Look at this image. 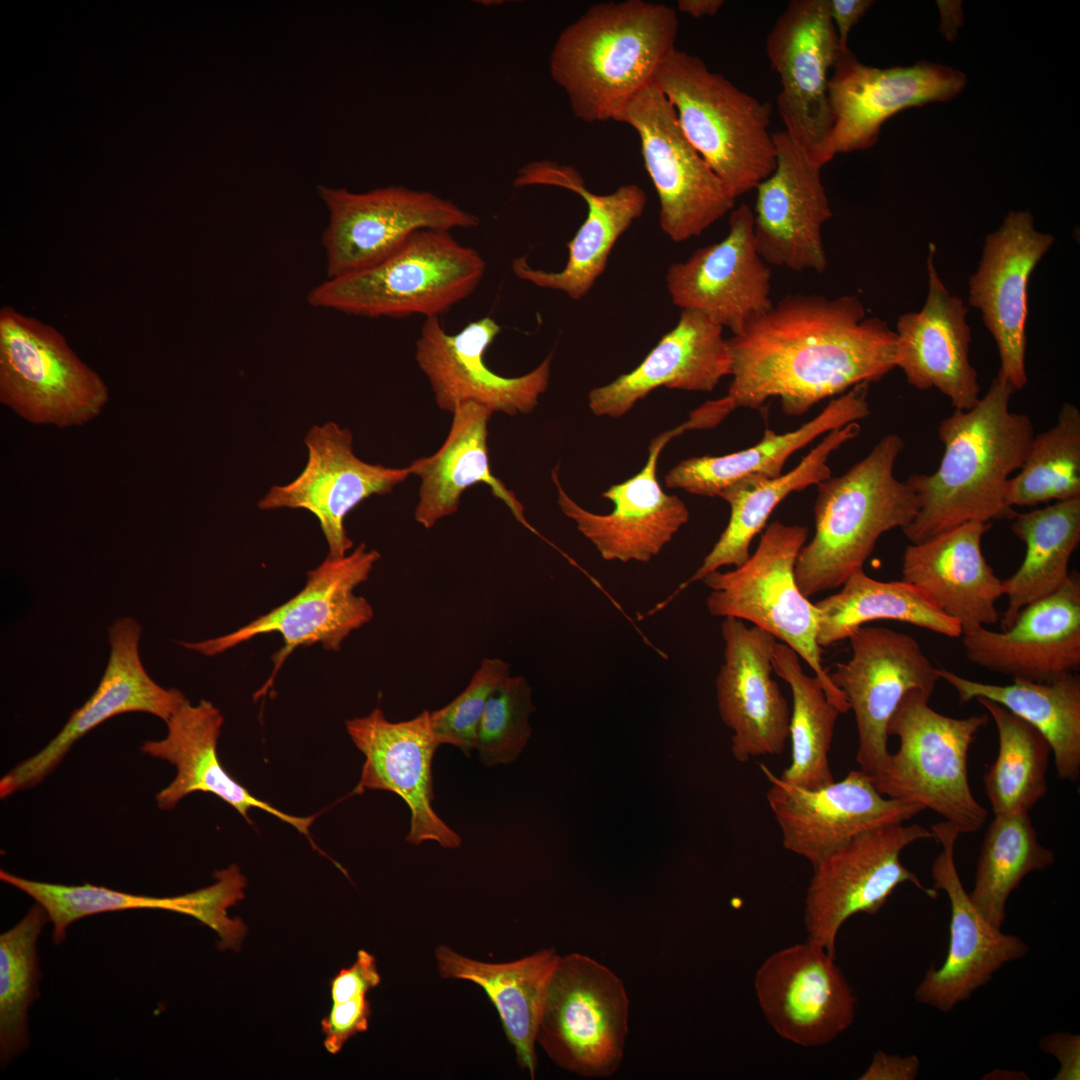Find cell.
<instances>
[{
  "label": "cell",
  "instance_id": "603a6c76",
  "mask_svg": "<svg viewBox=\"0 0 1080 1080\" xmlns=\"http://www.w3.org/2000/svg\"><path fill=\"white\" fill-rule=\"evenodd\" d=\"M140 636L141 626L131 617H120L109 627L110 654L97 688L46 746L1 778V798L36 786L60 764L77 740L106 720L144 712L166 722L188 701L179 690L164 688L149 676L139 653Z\"/></svg>",
  "mask_w": 1080,
  "mask_h": 1080
},
{
  "label": "cell",
  "instance_id": "e0dca14e",
  "mask_svg": "<svg viewBox=\"0 0 1080 1080\" xmlns=\"http://www.w3.org/2000/svg\"><path fill=\"white\" fill-rule=\"evenodd\" d=\"M770 783L766 793L785 849L805 858L812 867L866 831L906 823L924 806L883 796L872 778L851 770L841 781L818 789L782 782L765 765Z\"/></svg>",
  "mask_w": 1080,
  "mask_h": 1080
},
{
  "label": "cell",
  "instance_id": "3957f363",
  "mask_svg": "<svg viewBox=\"0 0 1080 1080\" xmlns=\"http://www.w3.org/2000/svg\"><path fill=\"white\" fill-rule=\"evenodd\" d=\"M676 11L644 0L591 5L557 37L549 57L552 80L586 123L615 120L676 48Z\"/></svg>",
  "mask_w": 1080,
  "mask_h": 1080
},
{
  "label": "cell",
  "instance_id": "836d02e7",
  "mask_svg": "<svg viewBox=\"0 0 1080 1080\" xmlns=\"http://www.w3.org/2000/svg\"><path fill=\"white\" fill-rule=\"evenodd\" d=\"M990 522L968 521L919 543H910L902 557V581L927 594L956 621L962 634L995 624L1004 595L1002 580L983 555V535Z\"/></svg>",
  "mask_w": 1080,
  "mask_h": 1080
},
{
  "label": "cell",
  "instance_id": "4dcf8cb0",
  "mask_svg": "<svg viewBox=\"0 0 1080 1080\" xmlns=\"http://www.w3.org/2000/svg\"><path fill=\"white\" fill-rule=\"evenodd\" d=\"M966 658L1014 679L1049 682L1080 667V577L1070 572L1053 594L1024 607L1006 630L961 635Z\"/></svg>",
  "mask_w": 1080,
  "mask_h": 1080
},
{
  "label": "cell",
  "instance_id": "7c38bea8",
  "mask_svg": "<svg viewBox=\"0 0 1080 1080\" xmlns=\"http://www.w3.org/2000/svg\"><path fill=\"white\" fill-rule=\"evenodd\" d=\"M329 212L322 235L327 279L368 269L385 260L415 232L471 229L480 218L426 190L387 186L363 193L318 186Z\"/></svg>",
  "mask_w": 1080,
  "mask_h": 1080
},
{
  "label": "cell",
  "instance_id": "f5cc1de1",
  "mask_svg": "<svg viewBox=\"0 0 1080 1080\" xmlns=\"http://www.w3.org/2000/svg\"><path fill=\"white\" fill-rule=\"evenodd\" d=\"M380 981L375 957L361 949L354 963L340 970L330 981L332 1003H341L359 995H367L370 990L379 985Z\"/></svg>",
  "mask_w": 1080,
  "mask_h": 1080
},
{
  "label": "cell",
  "instance_id": "d6986e66",
  "mask_svg": "<svg viewBox=\"0 0 1080 1080\" xmlns=\"http://www.w3.org/2000/svg\"><path fill=\"white\" fill-rule=\"evenodd\" d=\"M501 330L495 319L484 316L448 334L439 317L425 318L415 342V359L440 409L453 413L466 402L510 416L535 409L548 388L553 355L521 376L500 375L485 363V354Z\"/></svg>",
  "mask_w": 1080,
  "mask_h": 1080
},
{
  "label": "cell",
  "instance_id": "b9f144b4",
  "mask_svg": "<svg viewBox=\"0 0 1080 1080\" xmlns=\"http://www.w3.org/2000/svg\"><path fill=\"white\" fill-rule=\"evenodd\" d=\"M1012 532L1026 547L1022 564L1006 580L1008 605L1001 618L1008 629L1027 605L1059 590L1069 579V563L1080 542V497L1015 513Z\"/></svg>",
  "mask_w": 1080,
  "mask_h": 1080
},
{
  "label": "cell",
  "instance_id": "db71d44e",
  "mask_svg": "<svg viewBox=\"0 0 1080 1080\" xmlns=\"http://www.w3.org/2000/svg\"><path fill=\"white\" fill-rule=\"evenodd\" d=\"M920 1061L917 1056L901 1057L877 1051L861 1080H913L917 1077Z\"/></svg>",
  "mask_w": 1080,
  "mask_h": 1080
},
{
  "label": "cell",
  "instance_id": "816d5d0a",
  "mask_svg": "<svg viewBox=\"0 0 1080 1080\" xmlns=\"http://www.w3.org/2000/svg\"><path fill=\"white\" fill-rule=\"evenodd\" d=\"M370 1016L367 995L332 1003L328 1015L321 1022L326 1050L337 1054L351 1037L368 1029Z\"/></svg>",
  "mask_w": 1080,
  "mask_h": 1080
},
{
  "label": "cell",
  "instance_id": "f6af8a7d",
  "mask_svg": "<svg viewBox=\"0 0 1080 1080\" xmlns=\"http://www.w3.org/2000/svg\"><path fill=\"white\" fill-rule=\"evenodd\" d=\"M1054 861V852L1039 842L1030 813L994 815L983 839L969 896L981 914L1001 928L1010 894L1028 874L1044 870Z\"/></svg>",
  "mask_w": 1080,
  "mask_h": 1080
},
{
  "label": "cell",
  "instance_id": "f546056e",
  "mask_svg": "<svg viewBox=\"0 0 1080 1080\" xmlns=\"http://www.w3.org/2000/svg\"><path fill=\"white\" fill-rule=\"evenodd\" d=\"M535 185L564 188L580 195L587 206L586 219L567 243L568 259L560 271L533 268L526 256H520L512 260V272L521 280L561 291L578 301L605 270L619 237L642 215L646 194L636 184L622 185L609 194L593 193L574 166L551 160L529 162L518 170L514 187Z\"/></svg>",
  "mask_w": 1080,
  "mask_h": 1080
},
{
  "label": "cell",
  "instance_id": "44dd1931",
  "mask_svg": "<svg viewBox=\"0 0 1080 1080\" xmlns=\"http://www.w3.org/2000/svg\"><path fill=\"white\" fill-rule=\"evenodd\" d=\"M1054 242L1038 231L1027 211H1011L985 237L977 269L969 278L968 302L980 311L997 346V373L1015 391L1027 383L1026 324L1032 272Z\"/></svg>",
  "mask_w": 1080,
  "mask_h": 1080
},
{
  "label": "cell",
  "instance_id": "5b68a950",
  "mask_svg": "<svg viewBox=\"0 0 1080 1080\" xmlns=\"http://www.w3.org/2000/svg\"><path fill=\"white\" fill-rule=\"evenodd\" d=\"M653 82L674 108L686 138L735 199L772 174L776 148L768 103L677 48L660 64Z\"/></svg>",
  "mask_w": 1080,
  "mask_h": 1080
},
{
  "label": "cell",
  "instance_id": "7402d4cb",
  "mask_svg": "<svg viewBox=\"0 0 1080 1080\" xmlns=\"http://www.w3.org/2000/svg\"><path fill=\"white\" fill-rule=\"evenodd\" d=\"M754 987L769 1025L800 1046L830 1043L855 1018L856 998L835 957L808 940L769 956L756 972Z\"/></svg>",
  "mask_w": 1080,
  "mask_h": 1080
},
{
  "label": "cell",
  "instance_id": "60d3db41",
  "mask_svg": "<svg viewBox=\"0 0 1080 1080\" xmlns=\"http://www.w3.org/2000/svg\"><path fill=\"white\" fill-rule=\"evenodd\" d=\"M940 679L957 693L961 703L984 698L996 702L1038 730L1050 744L1059 779L1076 782L1080 776V677L1067 674L1049 682L1014 679L997 685L938 669Z\"/></svg>",
  "mask_w": 1080,
  "mask_h": 1080
},
{
  "label": "cell",
  "instance_id": "bcb514c9",
  "mask_svg": "<svg viewBox=\"0 0 1080 1080\" xmlns=\"http://www.w3.org/2000/svg\"><path fill=\"white\" fill-rule=\"evenodd\" d=\"M976 701L989 713L998 733L997 757L983 777L992 811L994 815L1030 813L1047 793L1050 744L1000 704L984 698Z\"/></svg>",
  "mask_w": 1080,
  "mask_h": 1080
},
{
  "label": "cell",
  "instance_id": "ee69618b",
  "mask_svg": "<svg viewBox=\"0 0 1080 1080\" xmlns=\"http://www.w3.org/2000/svg\"><path fill=\"white\" fill-rule=\"evenodd\" d=\"M799 659L789 646L774 644V672L788 683L793 699L791 761L779 779L789 785L818 789L834 782L828 756L841 713L826 697L820 681L803 671Z\"/></svg>",
  "mask_w": 1080,
  "mask_h": 1080
},
{
  "label": "cell",
  "instance_id": "4316f807",
  "mask_svg": "<svg viewBox=\"0 0 1080 1080\" xmlns=\"http://www.w3.org/2000/svg\"><path fill=\"white\" fill-rule=\"evenodd\" d=\"M776 167L757 187L753 233L765 263L822 273V227L832 217L822 167L785 130L772 133Z\"/></svg>",
  "mask_w": 1080,
  "mask_h": 1080
},
{
  "label": "cell",
  "instance_id": "8fae6325",
  "mask_svg": "<svg viewBox=\"0 0 1080 1080\" xmlns=\"http://www.w3.org/2000/svg\"><path fill=\"white\" fill-rule=\"evenodd\" d=\"M379 559L378 551L369 550L364 543L342 557L327 556L319 566L308 571L306 584L300 592L267 614L231 633L180 644L210 657L258 635L279 633L284 644L272 656V673L255 694V698L261 697L271 687L283 663L299 646L320 643L326 650L338 651L351 632L372 620L371 604L354 590L368 580Z\"/></svg>",
  "mask_w": 1080,
  "mask_h": 1080
},
{
  "label": "cell",
  "instance_id": "9c48e42d",
  "mask_svg": "<svg viewBox=\"0 0 1080 1080\" xmlns=\"http://www.w3.org/2000/svg\"><path fill=\"white\" fill-rule=\"evenodd\" d=\"M0 400L32 424L67 428L99 416L109 389L54 327L5 306L0 311Z\"/></svg>",
  "mask_w": 1080,
  "mask_h": 1080
},
{
  "label": "cell",
  "instance_id": "277c9868",
  "mask_svg": "<svg viewBox=\"0 0 1080 1080\" xmlns=\"http://www.w3.org/2000/svg\"><path fill=\"white\" fill-rule=\"evenodd\" d=\"M904 446L899 435L887 434L844 474L817 485L815 532L795 565L797 584L806 597L842 586L863 569L882 534L903 529L914 519L917 496L894 476Z\"/></svg>",
  "mask_w": 1080,
  "mask_h": 1080
},
{
  "label": "cell",
  "instance_id": "f907efd6",
  "mask_svg": "<svg viewBox=\"0 0 1080 1080\" xmlns=\"http://www.w3.org/2000/svg\"><path fill=\"white\" fill-rule=\"evenodd\" d=\"M510 675V665L501 658H484L466 688L444 707L430 712V721L439 745L449 744L467 756L475 749L476 732L487 701Z\"/></svg>",
  "mask_w": 1080,
  "mask_h": 1080
},
{
  "label": "cell",
  "instance_id": "30bf717a",
  "mask_svg": "<svg viewBox=\"0 0 1080 1080\" xmlns=\"http://www.w3.org/2000/svg\"><path fill=\"white\" fill-rule=\"evenodd\" d=\"M629 1000L622 980L595 959L559 956L537 1031V1044L560 1068L587 1078L613 1075L628 1034Z\"/></svg>",
  "mask_w": 1080,
  "mask_h": 1080
},
{
  "label": "cell",
  "instance_id": "74e56055",
  "mask_svg": "<svg viewBox=\"0 0 1080 1080\" xmlns=\"http://www.w3.org/2000/svg\"><path fill=\"white\" fill-rule=\"evenodd\" d=\"M869 383H860L828 405L798 429L777 434L767 429L761 440L746 449L722 456H699L681 461L665 477L668 488L719 497L727 488L750 480L780 476L788 458L821 434L858 422L870 414Z\"/></svg>",
  "mask_w": 1080,
  "mask_h": 1080
},
{
  "label": "cell",
  "instance_id": "6f0895ef",
  "mask_svg": "<svg viewBox=\"0 0 1080 1080\" xmlns=\"http://www.w3.org/2000/svg\"><path fill=\"white\" fill-rule=\"evenodd\" d=\"M941 13V31L947 39H953L962 24L960 2H938Z\"/></svg>",
  "mask_w": 1080,
  "mask_h": 1080
},
{
  "label": "cell",
  "instance_id": "c3c4849f",
  "mask_svg": "<svg viewBox=\"0 0 1080 1080\" xmlns=\"http://www.w3.org/2000/svg\"><path fill=\"white\" fill-rule=\"evenodd\" d=\"M1080 497V410L1060 409L1056 423L1033 436L1019 473L1010 478L1006 504L1036 506Z\"/></svg>",
  "mask_w": 1080,
  "mask_h": 1080
},
{
  "label": "cell",
  "instance_id": "4fadbf2b",
  "mask_svg": "<svg viewBox=\"0 0 1080 1080\" xmlns=\"http://www.w3.org/2000/svg\"><path fill=\"white\" fill-rule=\"evenodd\" d=\"M930 838L919 824H890L861 833L814 866L804 908L808 941L835 957L842 925L858 913H878L904 883L935 899L937 891L901 862L907 846Z\"/></svg>",
  "mask_w": 1080,
  "mask_h": 1080
},
{
  "label": "cell",
  "instance_id": "9a60e30c",
  "mask_svg": "<svg viewBox=\"0 0 1080 1080\" xmlns=\"http://www.w3.org/2000/svg\"><path fill=\"white\" fill-rule=\"evenodd\" d=\"M841 52L828 0L790 1L766 39L780 77L776 103L785 131L821 167L834 158L828 83Z\"/></svg>",
  "mask_w": 1080,
  "mask_h": 1080
},
{
  "label": "cell",
  "instance_id": "f1b7e54d",
  "mask_svg": "<svg viewBox=\"0 0 1080 1080\" xmlns=\"http://www.w3.org/2000/svg\"><path fill=\"white\" fill-rule=\"evenodd\" d=\"M686 430L683 423L654 438L645 466L633 477L603 492L602 496L614 505L608 514L582 508L567 495L557 470H553L562 513L575 522L578 531L596 547L604 560L649 562L689 520L685 503L677 496L666 494L657 478L662 449L672 437Z\"/></svg>",
  "mask_w": 1080,
  "mask_h": 1080
},
{
  "label": "cell",
  "instance_id": "681fc988",
  "mask_svg": "<svg viewBox=\"0 0 1080 1080\" xmlns=\"http://www.w3.org/2000/svg\"><path fill=\"white\" fill-rule=\"evenodd\" d=\"M533 712L528 681L523 676L505 677L490 695L477 727L475 749L480 762L485 766L514 762L531 736Z\"/></svg>",
  "mask_w": 1080,
  "mask_h": 1080
},
{
  "label": "cell",
  "instance_id": "11a10c76",
  "mask_svg": "<svg viewBox=\"0 0 1080 1080\" xmlns=\"http://www.w3.org/2000/svg\"><path fill=\"white\" fill-rule=\"evenodd\" d=\"M1046 1053L1054 1055L1061 1064L1056 1079H1079V1036L1055 1033L1042 1040Z\"/></svg>",
  "mask_w": 1080,
  "mask_h": 1080
},
{
  "label": "cell",
  "instance_id": "8992f818",
  "mask_svg": "<svg viewBox=\"0 0 1080 1080\" xmlns=\"http://www.w3.org/2000/svg\"><path fill=\"white\" fill-rule=\"evenodd\" d=\"M485 271L477 250L451 232L425 229L380 263L316 285L307 301L367 318L440 317L477 289Z\"/></svg>",
  "mask_w": 1080,
  "mask_h": 1080
},
{
  "label": "cell",
  "instance_id": "ffe728a7",
  "mask_svg": "<svg viewBox=\"0 0 1080 1080\" xmlns=\"http://www.w3.org/2000/svg\"><path fill=\"white\" fill-rule=\"evenodd\" d=\"M930 831L941 846L931 875L933 889L944 891L950 903V939L945 961L939 968L929 967L914 998L946 1013L970 998L1005 964L1024 957L1029 946L992 925L973 904L955 863L959 830L944 820L931 825Z\"/></svg>",
  "mask_w": 1080,
  "mask_h": 1080
},
{
  "label": "cell",
  "instance_id": "484cf974",
  "mask_svg": "<svg viewBox=\"0 0 1080 1080\" xmlns=\"http://www.w3.org/2000/svg\"><path fill=\"white\" fill-rule=\"evenodd\" d=\"M753 210L741 204L730 212L723 240L673 263L666 286L674 305L698 310L732 334L772 306L771 271L758 253Z\"/></svg>",
  "mask_w": 1080,
  "mask_h": 1080
},
{
  "label": "cell",
  "instance_id": "d6a6232c",
  "mask_svg": "<svg viewBox=\"0 0 1080 1080\" xmlns=\"http://www.w3.org/2000/svg\"><path fill=\"white\" fill-rule=\"evenodd\" d=\"M208 887L172 897L135 895L89 883L64 885L26 879L5 870L1 881L24 892L40 904L53 924L52 941L61 944L67 928L75 921L98 913L121 910H165L191 916L218 935V948L239 950L246 935L240 918H230L227 910L244 898V876L235 865L215 873Z\"/></svg>",
  "mask_w": 1080,
  "mask_h": 1080
},
{
  "label": "cell",
  "instance_id": "d4e9b609",
  "mask_svg": "<svg viewBox=\"0 0 1080 1080\" xmlns=\"http://www.w3.org/2000/svg\"><path fill=\"white\" fill-rule=\"evenodd\" d=\"M345 724L355 746L365 756L354 793L385 790L401 797L411 812L408 843L434 841L446 849L459 848L461 837L432 806V763L440 745L431 726L430 711L424 710L410 720L391 722L376 707L369 715Z\"/></svg>",
  "mask_w": 1080,
  "mask_h": 1080
},
{
  "label": "cell",
  "instance_id": "d590c367",
  "mask_svg": "<svg viewBox=\"0 0 1080 1080\" xmlns=\"http://www.w3.org/2000/svg\"><path fill=\"white\" fill-rule=\"evenodd\" d=\"M222 724L223 716L211 702L200 700L192 705L186 701L166 721L165 738L142 744L144 754L176 767L173 781L155 796L159 809L172 810L185 796L202 791L212 793L230 804L251 824L248 812L251 808H258L309 836V827L315 816L296 817L280 811L253 796L223 768L217 755Z\"/></svg>",
  "mask_w": 1080,
  "mask_h": 1080
},
{
  "label": "cell",
  "instance_id": "6da1fadb",
  "mask_svg": "<svg viewBox=\"0 0 1080 1080\" xmlns=\"http://www.w3.org/2000/svg\"><path fill=\"white\" fill-rule=\"evenodd\" d=\"M732 382L718 399L727 416L779 398L789 416L895 366L896 333L867 316L855 295L790 294L727 339Z\"/></svg>",
  "mask_w": 1080,
  "mask_h": 1080
},
{
  "label": "cell",
  "instance_id": "5bb4252c",
  "mask_svg": "<svg viewBox=\"0 0 1080 1080\" xmlns=\"http://www.w3.org/2000/svg\"><path fill=\"white\" fill-rule=\"evenodd\" d=\"M614 121L637 133L644 167L660 203V227L673 241L700 236L734 207L735 198L683 133L674 108L651 82Z\"/></svg>",
  "mask_w": 1080,
  "mask_h": 1080
},
{
  "label": "cell",
  "instance_id": "8d00e7d4",
  "mask_svg": "<svg viewBox=\"0 0 1080 1080\" xmlns=\"http://www.w3.org/2000/svg\"><path fill=\"white\" fill-rule=\"evenodd\" d=\"M493 413L474 402L459 405L452 413L451 428L441 447L409 465L411 475L421 481L414 518L424 528L430 529L439 520L456 513L463 492L484 483L519 523L537 533L526 520L521 502L491 472L488 423Z\"/></svg>",
  "mask_w": 1080,
  "mask_h": 1080
},
{
  "label": "cell",
  "instance_id": "ac0fdd59",
  "mask_svg": "<svg viewBox=\"0 0 1080 1080\" xmlns=\"http://www.w3.org/2000/svg\"><path fill=\"white\" fill-rule=\"evenodd\" d=\"M304 443L308 451L304 469L288 484L271 487L258 507L309 511L320 523L328 556L342 557L353 547L344 526L348 513L371 496L390 493L411 475L410 468L361 460L354 453L350 430L335 422L314 425Z\"/></svg>",
  "mask_w": 1080,
  "mask_h": 1080
},
{
  "label": "cell",
  "instance_id": "e575fe53",
  "mask_svg": "<svg viewBox=\"0 0 1080 1080\" xmlns=\"http://www.w3.org/2000/svg\"><path fill=\"white\" fill-rule=\"evenodd\" d=\"M731 370L723 327L698 310L683 309L637 367L589 392L588 405L596 416L618 418L658 387L711 392Z\"/></svg>",
  "mask_w": 1080,
  "mask_h": 1080
},
{
  "label": "cell",
  "instance_id": "9f6ffc18",
  "mask_svg": "<svg viewBox=\"0 0 1080 1080\" xmlns=\"http://www.w3.org/2000/svg\"><path fill=\"white\" fill-rule=\"evenodd\" d=\"M872 4L871 0H828L830 18L842 51L849 49L848 39L852 27L858 23Z\"/></svg>",
  "mask_w": 1080,
  "mask_h": 1080
},
{
  "label": "cell",
  "instance_id": "52a82bcc",
  "mask_svg": "<svg viewBox=\"0 0 1080 1080\" xmlns=\"http://www.w3.org/2000/svg\"><path fill=\"white\" fill-rule=\"evenodd\" d=\"M931 695L907 692L891 716L887 733L899 738V749L872 777L885 797L930 809L962 833H974L987 819V809L974 797L968 779V752L987 714L966 718L943 715L929 706Z\"/></svg>",
  "mask_w": 1080,
  "mask_h": 1080
},
{
  "label": "cell",
  "instance_id": "83f0119b",
  "mask_svg": "<svg viewBox=\"0 0 1080 1080\" xmlns=\"http://www.w3.org/2000/svg\"><path fill=\"white\" fill-rule=\"evenodd\" d=\"M724 661L716 677L719 715L732 730L731 750L739 762L780 755L789 739L791 711L772 678L776 638L741 619L721 624Z\"/></svg>",
  "mask_w": 1080,
  "mask_h": 1080
},
{
  "label": "cell",
  "instance_id": "f35d334b",
  "mask_svg": "<svg viewBox=\"0 0 1080 1080\" xmlns=\"http://www.w3.org/2000/svg\"><path fill=\"white\" fill-rule=\"evenodd\" d=\"M439 975L480 986L495 1006L517 1062L531 1079L537 1072L536 1038L547 987L559 959L554 948L504 963L466 957L447 945L435 948Z\"/></svg>",
  "mask_w": 1080,
  "mask_h": 1080
},
{
  "label": "cell",
  "instance_id": "7a4b0ae2",
  "mask_svg": "<svg viewBox=\"0 0 1080 1080\" xmlns=\"http://www.w3.org/2000/svg\"><path fill=\"white\" fill-rule=\"evenodd\" d=\"M1014 392L996 375L973 408L954 410L940 422L944 451L939 467L905 480L918 499L914 519L902 529L910 543L968 521L1013 517L1005 501L1006 486L1035 435L1030 418L1009 409Z\"/></svg>",
  "mask_w": 1080,
  "mask_h": 1080
},
{
  "label": "cell",
  "instance_id": "1f68e13d",
  "mask_svg": "<svg viewBox=\"0 0 1080 1080\" xmlns=\"http://www.w3.org/2000/svg\"><path fill=\"white\" fill-rule=\"evenodd\" d=\"M934 257L935 245L930 244L928 292L923 307L897 320L895 366L914 388L936 389L955 410H969L980 400V384L969 359L972 338L968 308L946 287Z\"/></svg>",
  "mask_w": 1080,
  "mask_h": 1080
},
{
  "label": "cell",
  "instance_id": "680465c9",
  "mask_svg": "<svg viewBox=\"0 0 1080 1080\" xmlns=\"http://www.w3.org/2000/svg\"><path fill=\"white\" fill-rule=\"evenodd\" d=\"M723 5V0H679L677 2V8L680 12L696 19L714 16Z\"/></svg>",
  "mask_w": 1080,
  "mask_h": 1080
},
{
  "label": "cell",
  "instance_id": "ab89813d",
  "mask_svg": "<svg viewBox=\"0 0 1080 1080\" xmlns=\"http://www.w3.org/2000/svg\"><path fill=\"white\" fill-rule=\"evenodd\" d=\"M860 429L858 422H852L831 430L791 471L773 479L745 481L725 489L719 497L730 506L726 528L695 573L658 604L652 613L664 608L707 574L724 566H741L751 555L752 540L765 528L776 506L792 492L818 485L831 477L828 465L830 455L855 438Z\"/></svg>",
  "mask_w": 1080,
  "mask_h": 1080
},
{
  "label": "cell",
  "instance_id": "cb8c5ba5",
  "mask_svg": "<svg viewBox=\"0 0 1080 1080\" xmlns=\"http://www.w3.org/2000/svg\"><path fill=\"white\" fill-rule=\"evenodd\" d=\"M832 70L828 96L833 156L872 147L890 117L910 107L949 101L966 84L965 74L945 65L919 61L908 67H872L850 49L840 53Z\"/></svg>",
  "mask_w": 1080,
  "mask_h": 1080
},
{
  "label": "cell",
  "instance_id": "2e32d148",
  "mask_svg": "<svg viewBox=\"0 0 1080 1080\" xmlns=\"http://www.w3.org/2000/svg\"><path fill=\"white\" fill-rule=\"evenodd\" d=\"M852 656L829 674L853 711L856 760L871 778L887 760V727L903 696L913 689L932 695L936 668L912 636L887 627L862 626L848 638Z\"/></svg>",
  "mask_w": 1080,
  "mask_h": 1080
},
{
  "label": "cell",
  "instance_id": "7bdbcfd3",
  "mask_svg": "<svg viewBox=\"0 0 1080 1080\" xmlns=\"http://www.w3.org/2000/svg\"><path fill=\"white\" fill-rule=\"evenodd\" d=\"M816 640L821 648L848 639L876 620H894L946 637L962 635L960 625L943 613L918 587L904 581H879L863 569L854 572L839 592L815 603Z\"/></svg>",
  "mask_w": 1080,
  "mask_h": 1080
},
{
  "label": "cell",
  "instance_id": "7dc6e473",
  "mask_svg": "<svg viewBox=\"0 0 1080 1080\" xmlns=\"http://www.w3.org/2000/svg\"><path fill=\"white\" fill-rule=\"evenodd\" d=\"M50 922L34 904L11 929L0 935V1060L6 1067L29 1046L28 1010L39 996L41 972L37 941Z\"/></svg>",
  "mask_w": 1080,
  "mask_h": 1080
},
{
  "label": "cell",
  "instance_id": "ba28073f",
  "mask_svg": "<svg viewBox=\"0 0 1080 1080\" xmlns=\"http://www.w3.org/2000/svg\"><path fill=\"white\" fill-rule=\"evenodd\" d=\"M807 536L806 526L770 523L755 552L741 566L713 571L701 580L710 589L706 606L712 616L748 621L793 649L814 672L828 700L844 714L850 710L846 697L822 665V648L816 640L817 608L796 581V560Z\"/></svg>",
  "mask_w": 1080,
  "mask_h": 1080
}]
</instances>
